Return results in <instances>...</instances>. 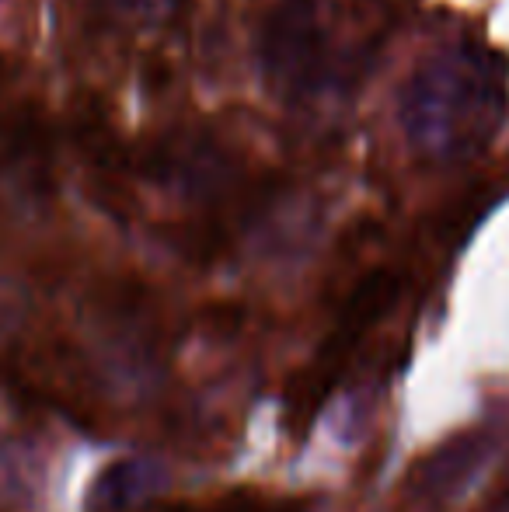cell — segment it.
<instances>
[{
  "label": "cell",
  "instance_id": "obj_1",
  "mask_svg": "<svg viewBox=\"0 0 509 512\" xmlns=\"http://www.w3.org/2000/svg\"><path fill=\"white\" fill-rule=\"evenodd\" d=\"M506 115L503 67L478 46H440L408 74L398 119L408 143L433 161H461L496 136Z\"/></svg>",
  "mask_w": 509,
  "mask_h": 512
},
{
  "label": "cell",
  "instance_id": "obj_2",
  "mask_svg": "<svg viewBox=\"0 0 509 512\" xmlns=\"http://www.w3.org/2000/svg\"><path fill=\"white\" fill-rule=\"evenodd\" d=\"M258 67L286 102H314L339 77L332 32L314 0H279L258 28Z\"/></svg>",
  "mask_w": 509,
  "mask_h": 512
},
{
  "label": "cell",
  "instance_id": "obj_3",
  "mask_svg": "<svg viewBox=\"0 0 509 512\" xmlns=\"http://www.w3.org/2000/svg\"><path fill=\"white\" fill-rule=\"evenodd\" d=\"M506 446L503 422H482L443 439L412 471V495L429 506L457 502L489 474Z\"/></svg>",
  "mask_w": 509,
  "mask_h": 512
},
{
  "label": "cell",
  "instance_id": "obj_4",
  "mask_svg": "<svg viewBox=\"0 0 509 512\" xmlns=\"http://www.w3.org/2000/svg\"><path fill=\"white\" fill-rule=\"evenodd\" d=\"M171 485L168 464L157 457H119L109 467L95 474L88 495H84V512H133L154 502L164 488Z\"/></svg>",
  "mask_w": 509,
  "mask_h": 512
},
{
  "label": "cell",
  "instance_id": "obj_5",
  "mask_svg": "<svg viewBox=\"0 0 509 512\" xmlns=\"http://www.w3.org/2000/svg\"><path fill=\"white\" fill-rule=\"evenodd\" d=\"M401 290V279L391 269H377L356 286L346 297V304L339 310V324H335V335L328 338V356L342 359L363 335H367L374 324H381L387 310L394 307Z\"/></svg>",
  "mask_w": 509,
  "mask_h": 512
},
{
  "label": "cell",
  "instance_id": "obj_6",
  "mask_svg": "<svg viewBox=\"0 0 509 512\" xmlns=\"http://www.w3.org/2000/svg\"><path fill=\"white\" fill-rule=\"evenodd\" d=\"M42 485H46V467H42L39 450L25 439H0V506H32Z\"/></svg>",
  "mask_w": 509,
  "mask_h": 512
},
{
  "label": "cell",
  "instance_id": "obj_7",
  "mask_svg": "<svg viewBox=\"0 0 509 512\" xmlns=\"http://www.w3.org/2000/svg\"><path fill=\"white\" fill-rule=\"evenodd\" d=\"M98 4L129 25H157L175 14V0H98Z\"/></svg>",
  "mask_w": 509,
  "mask_h": 512
},
{
  "label": "cell",
  "instance_id": "obj_8",
  "mask_svg": "<svg viewBox=\"0 0 509 512\" xmlns=\"http://www.w3.org/2000/svg\"><path fill=\"white\" fill-rule=\"evenodd\" d=\"M25 297H21L18 290H11V286H0V345L7 342V338L14 335V331L21 328V321H25Z\"/></svg>",
  "mask_w": 509,
  "mask_h": 512
},
{
  "label": "cell",
  "instance_id": "obj_9",
  "mask_svg": "<svg viewBox=\"0 0 509 512\" xmlns=\"http://www.w3.org/2000/svg\"><path fill=\"white\" fill-rule=\"evenodd\" d=\"M489 512H509V485L503 488V492L492 499V506H489Z\"/></svg>",
  "mask_w": 509,
  "mask_h": 512
}]
</instances>
